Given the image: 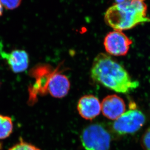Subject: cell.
I'll return each mask as SVG.
<instances>
[{
    "label": "cell",
    "mask_w": 150,
    "mask_h": 150,
    "mask_svg": "<svg viewBox=\"0 0 150 150\" xmlns=\"http://www.w3.org/2000/svg\"><path fill=\"white\" fill-rule=\"evenodd\" d=\"M91 75L93 81L120 93H128L139 86V81L132 79L125 69L108 54L97 55Z\"/></svg>",
    "instance_id": "cell-1"
},
{
    "label": "cell",
    "mask_w": 150,
    "mask_h": 150,
    "mask_svg": "<svg viewBox=\"0 0 150 150\" xmlns=\"http://www.w3.org/2000/svg\"><path fill=\"white\" fill-rule=\"evenodd\" d=\"M145 1L126 0L113 4L105 13V22L114 30L120 31L133 28L143 23H150Z\"/></svg>",
    "instance_id": "cell-2"
},
{
    "label": "cell",
    "mask_w": 150,
    "mask_h": 150,
    "mask_svg": "<svg viewBox=\"0 0 150 150\" xmlns=\"http://www.w3.org/2000/svg\"><path fill=\"white\" fill-rule=\"evenodd\" d=\"M80 141L85 150H110L111 137L103 125L92 123L82 131Z\"/></svg>",
    "instance_id": "cell-3"
},
{
    "label": "cell",
    "mask_w": 150,
    "mask_h": 150,
    "mask_svg": "<svg viewBox=\"0 0 150 150\" xmlns=\"http://www.w3.org/2000/svg\"><path fill=\"white\" fill-rule=\"evenodd\" d=\"M146 120V117L141 111L132 108L114 120L112 130L119 136L133 134L143 127Z\"/></svg>",
    "instance_id": "cell-4"
},
{
    "label": "cell",
    "mask_w": 150,
    "mask_h": 150,
    "mask_svg": "<svg viewBox=\"0 0 150 150\" xmlns=\"http://www.w3.org/2000/svg\"><path fill=\"white\" fill-rule=\"evenodd\" d=\"M55 69L56 68L46 64H38L31 69L30 75L34 78L35 82L29 88V100L30 103H34L37 100L38 96L45 95L48 94V83Z\"/></svg>",
    "instance_id": "cell-5"
},
{
    "label": "cell",
    "mask_w": 150,
    "mask_h": 150,
    "mask_svg": "<svg viewBox=\"0 0 150 150\" xmlns=\"http://www.w3.org/2000/svg\"><path fill=\"white\" fill-rule=\"evenodd\" d=\"M132 44V40L122 32L117 30H114L107 34L103 41L106 52L114 56L126 55Z\"/></svg>",
    "instance_id": "cell-6"
},
{
    "label": "cell",
    "mask_w": 150,
    "mask_h": 150,
    "mask_svg": "<svg viewBox=\"0 0 150 150\" xmlns=\"http://www.w3.org/2000/svg\"><path fill=\"white\" fill-rule=\"evenodd\" d=\"M60 69V65H59L50 77L47 85L48 93L54 98H62L67 96L71 86L68 77L61 74Z\"/></svg>",
    "instance_id": "cell-7"
},
{
    "label": "cell",
    "mask_w": 150,
    "mask_h": 150,
    "mask_svg": "<svg viewBox=\"0 0 150 150\" xmlns=\"http://www.w3.org/2000/svg\"><path fill=\"white\" fill-rule=\"evenodd\" d=\"M103 116L110 120H115L125 112V101L116 94L108 95L100 103Z\"/></svg>",
    "instance_id": "cell-8"
},
{
    "label": "cell",
    "mask_w": 150,
    "mask_h": 150,
    "mask_svg": "<svg viewBox=\"0 0 150 150\" xmlns=\"http://www.w3.org/2000/svg\"><path fill=\"white\" fill-rule=\"evenodd\" d=\"M77 109L80 116L83 119L92 120L100 114V103L94 95H84L78 100Z\"/></svg>",
    "instance_id": "cell-9"
},
{
    "label": "cell",
    "mask_w": 150,
    "mask_h": 150,
    "mask_svg": "<svg viewBox=\"0 0 150 150\" xmlns=\"http://www.w3.org/2000/svg\"><path fill=\"white\" fill-rule=\"evenodd\" d=\"M0 53L14 73L23 72L28 67V54L24 50H14L9 52L1 51Z\"/></svg>",
    "instance_id": "cell-10"
},
{
    "label": "cell",
    "mask_w": 150,
    "mask_h": 150,
    "mask_svg": "<svg viewBox=\"0 0 150 150\" xmlns=\"http://www.w3.org/2000/svg\"><path fill=\"white\" fill-rule=\"evenodd\" d=\"M13 123L9 117L0 115V139L8 137L13 131Z\"/></svg>",
    "instance_id": "cell-11"
},
{
    "label": "cell",
    "mask_w": 150,
    "mask_h": 150,
    "mask_svg": "<svg viewBox=\"0 0 150 150\" xmlns=\"http://www.w3.org/2000/svg\"><path fill=\"white\" fill-rule=\"evenodd\" d=\"M9 150H41L33 145L27 143L23 140H20L14 146L10 148Z\"/></svg>",
    "instance_id": "cell-12"
},
{
    "label": "cell",
    "mask_w": 150,
    "mask_h": 150,
    "mask_svg": "<svg viewBox=\"0 0 150 150\" xmlns=\"http://www.w3.org/2000/svg\"><path fill=\"white\" fill-rule=\"evenodd\" d=\"M140 143L144 150H150V126L142 134Z\"/></svg>",
    "instance_id": "cell-13"
},
{
    "label": "cell",
    "mask_w": 150,
    "mask_h": 150,
    "mask_svg": "<svg viewBox=\"0 0 150 150\" xmlns=\"http://www.w3.org/2000/svg\"><path fill=\"white\" fill-rule=\"evenodd\" d=\"M22 0H0L2 6L8 10H13L18 7Z\"/></svg>",
    "instance_id": "cell-14"
},
{
    "label": "cell",
    "mask_w": 150,
    "mask_h": 150,
    "mask_svg": "<svg viewBox=\"0 0 150 150\" xmlns=\"http://www.w3.org/2000/svg\"><path fill=\"white\" fill-rule=\"evenodd\" d=\"M3 13V6L1 4V1H0V17L2 15Z\"/></svg>",
    "instance_id": "cell-15"
},
{
    "label": "cell",
    "mask_w": 150,
    "mask_h": 150,
    "mask_svg": "<svg viewBox=\"0 0 150 150\" xmlns=\"http://www.w3.org/2000/svg\"><path fill=\"white\" fill-rule=\"evenodd\" d=\"M116 3H120L125 1L126 0H115Z\"/></svg>",
    "instance_id": "cell-16"
},
{
    "label": "cell",
    "mask_w": 150,
    "mask_h": 150,
    "mask_svg": "<svg viewBox=\"0 0 150 150\" xmlns=\"http://www.w3.org/2000/svg\"><path fill=\"white\" fill-rule=\"evenodd\" d=\"M3 149V145H2V143L0 142V150H2Z\"/></svg>",
    "instance_id": "cell-17"
}]
</instances>
